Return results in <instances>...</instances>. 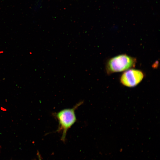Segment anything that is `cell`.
<instances>
[{
    "label": "cell",
    "instance_id": "obj_1",
    "mask_svg": "<svg viewBox=\"0 0 160 160\" xmlns=\"http://www.w3.org/2000/svg\"><path fill=\"white\" fill-rule=\"evenodd\" d=\"M83 102V101L80 102L72 108L64 109L53 114L59 123L56 132L62 133L61 140L63 141L64 142L65 141L68 130L76 121L75 110Z\"/></svg>",
    "mask_w": 160,
    "mask_h": 160
},
{
    "label": "cell",
    "instance_id": "obj_2",
    "mask_svg": "<svg viewBox=\"0 0 160 160\" xmlns=\"http://www.w3.org/2000/svg\"><path fill=\"white\" fill-rule=\"evenodd\" d=\"M136 63V59L126 54H121L109 59L106 65L108 74L125 71L134 67Z\"/></svg>",
    "mask_w": 160,
    "mask_h": 160
},
{
    "label": "cell",
    "instance_id": "obj_4",
    "mask_svg": "<svg viewBox=\"0 0 160 160\" xmlns=\"http://www.w3.org/2000/svg\"><path fill=\"white\" fill-rule=\"evenodd\" d=\"M38 157H39V160H41V157H40V155L39 154V153H38Z\"/></svg>",
    "mask_w": 160,
    "mask_h": 160
},
{
    "label": "cell",
    "instance_id": "obj_3",
    "mask_svg": "<svg viewBox=\"0 0 160 160\" xmlns=\"http://www.w3.org/2000/svg\"><path fill=\"white\" fill-rule=\"evenodd\" d=\"M143 73L141 71L130 68L125 71L120 78L121 83L124 85L130 87L137 85L143 79Z\"/></svg>",
    "mask_w": 160,
    "mask_h": 160
}]
</instances>
